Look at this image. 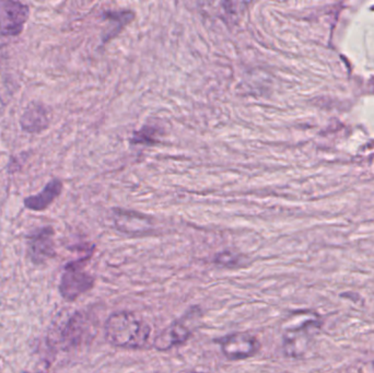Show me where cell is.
Listing matches in <instances>:
<instances>
[{
	"label": "cell",
	"instance_id": "obj_3",
	"mask_svg": "<svg viewBox=\"0 0 374 373\" xmlns=\"http://www.w3.org/2000/svg\"><path fill=\"white\" fill-rule=\"evenodd\" d=\"M200 319V311L194 307L188 311L184 317L175 321L172 325L164 329L156 339H155V347L158 350H167L172 348L176 345L183 344L186 342L188 337L194 332L196 324Z\"/></svg>",
	"mask_w": 374,
	"mask_h": 373
},
{
	"label": "cell",
	"instance_id": "obj_4",
	"mask_svg": "<svg viewBox=\"0 0 374 373\" xmlns=\"http://www.w3.org/2000/svg\"><path fill=\"white\" fill-rule=\"evenodd\" d=\"M29 7L20 1L0 0V33L17 37L29 19Z\"/></svg>",
	"mask_w": 374,
	"mask_h": 373
},
{
	"label": "cell",
	"instance_id": "obj_11",
	"mask_svg": "<svg viewBox=\"0 0 374 373\" xmlns=\"http://www.w3.org/2000/svg\"><path fill=\"white\" fill-rule=\"evenodd\" d=\"M105 19L114 21L115 29L113 32V37L119 35V32L123 29L124 25H128L131 20L134 19V13L131 11H107L104 13Z\"/></svg>",
	"mask_w": 374,
	"mask_h": 373
},
{
	"label": "cell",
	"instance_id": "obj_13",
	"mask_svg": "<svg viewBox=\"0 0 374 373\" xmlns=\"http://www.w3.org/2000/svg\"><path fill=\"white\" fill-rule=\"evenodd\" d=\"M22 373H31V372H28V371H25V372H22ZM39 373H42V372H39Z\"/></svg>",
	"mask_w": 374,
	"mask_h": 373
},
{
	"label": "cell",
	"instance_id": "obj_6",
	"mask_svg": "<svg viewBox=\"0 0 374 373\" xmlns=\"http://www.w3.org/2000/svg\"><path fill=\"white\" fill-rule=\"evenodd\" d=\"M53 234L51 227H45L37 230L28 237L30 257L33 263L40 265L55 257Z\"/></svg>",
	"mask_w": 374,
	"mask_h": 373
},
{
	"label": "cell",
	"instance_id": "obj_10",
	"mask_svg": "<svg viewBox=\"0 0 374 373\" xmlns=\"http://www.w3.org/2000/svg\"><path fill=\"white\" fill-rule=\"evenodd\" d=\"M83 332H85V317L80 313H76L64 327L61 338L67 346H73L80 342Z\"/></svg>",
	"mask_w": 374,
	"mask_h": 373
},
{
	"label": "cell",
	"instance_id": "obj_12",
	"mask_svg": "<svg viewBox=\"0 0 374 373\" xmlns=\"http://www.w3.org/2000/svg\"><path fill=\"white\" fill-rule=\"evenodd\" d=\"M155 130L151 127L145 126L141 128L138 132L135 133L134 137L131 138V142L133 144H146L152 145L155 144Z\"/></svg>",
	"mask_w": 374,
	"mask_h": 373
},
{
	"label": "cell",
	"instance_id": "obj_2",
	"mask_svg": "<svg viewBox=\"0 0 374 373\" xmlns=\"http://www.w3.org/2000/svg\"><path fill=\"white\" fill-rule=\"evenodd\" d=\"M85 259L67 264L59 283V293L67 301H73L90 291L95 279L83 269Z\"/></svg>",
	"mask_w": 374,
	"mask_h": 373
},
{
	"label": "cell",
	"instance_id": "obj_1",
	"mask_svg": "<svg viewBox=\"0 0 374 373\" xmlns=\"http://www.w3.org/2000/svg\"><path fill=\"white\" fill-rule=\"evenodd\" d=\"M150 334L148 323L134 312L114 313L105 323L107 341L115 347L143 348L148 343Z\"/></svg>",
	"mask_w": 374,
	"mask_h": 373
},
{
	"label": "cell",
	"instance_id": "obj_8",
	"mask_svg": "<svg viewBox=\"0 0 374 373\" xmlns=\"http://www.w3.org/2000/svg\"><path fill=\"white\" fill-rule=\"evenodd\" d=\"M61 190H63V183L57 178H54L44 188L41 193L25 198V206L28 209L35 212L45 210L61 195Z\"/></svg>",
	"mask_w": 374,
	"mask_h": 373
},
{
	"label": "cell",
	"instance_id": "obj_9",
	"mask_svg": "<svg viewBox=\"0 0 374 373\" xmlns=\"http://www.w3.org/2000/svg\"><path fill=\"white\" fill-rule=\"evenodd\" d=\"M117 229L128 234H145L151 230L150 220L136 212H116Z\"/></svg>",
	"mask_w": 374,
	"mask_h": 373
},
{
	"label": "cell",
	"instance_id": "obj_7",
	"mask_svg": "<svg viewBox=\"0 0 374 373\" xmlns=\"http://www.w3.org/2000/svg\"><path fill=\"white\" fill-rule=\"evenodd\" d=\"M20 123H21L22 130L27 133L35 134V133L43 132L47 130L49 124V113L41 103H31L25 109Z\"/></svg>",
	"mask_w": 374,
	"mask_h": 373
},
{
	"label": "cell",
	"instance_id": "obj_5",
	"mask_svg": "<svg viewBox=\"0 0 374 373\" xmlns=\"http://www.w3.org/2000/svg\"><path fill=\"white\" fill-rule=\"evenodd\" d=\"M258 338L248 333H236L224 337L222 341V350L230 360L250 358L260 350Z\"/></svg>",
	"mask_w": 374,
	"mask_h": 373
}]
</instances>
